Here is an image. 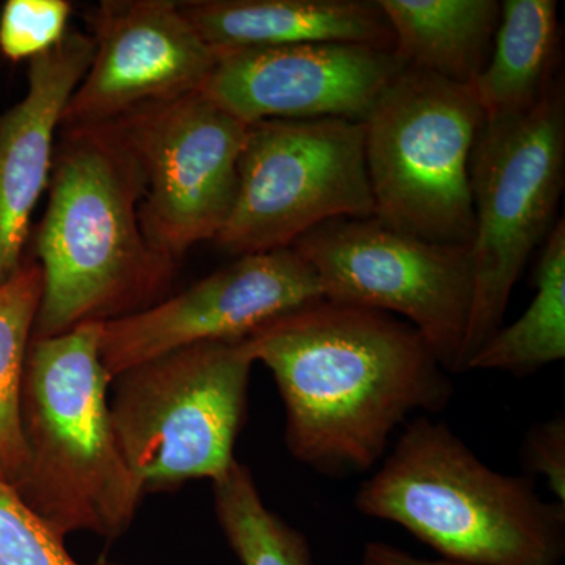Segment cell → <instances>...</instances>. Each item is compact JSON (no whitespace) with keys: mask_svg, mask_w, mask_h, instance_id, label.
Listing matches in <instances>:
<instances>
[{"mask_svg":"<svg viewBox=\"0 0 565 565\" xmlns=\"http://www.w3.org/2000/svg\"><path fill=\"white\" fill-rule=\"evenodd\" d=\"M285 405V441L297 462L348 478L381 462L414 412L438 414L452 384L411 323L321 299L247 337Z\"/></svg>","mask_w":565,"mask_h":565,"instance_id":"1","label":"cell"},{"mask_svg":"<svg viewBox=\"0 0 565 565\" xmlns=\"http://www.w3.org/2000/svg\"><path fill=\"white\" fill-rule=\"evenodd\" d=\"M61 131L36 234L43 291L32 340L150 307L177 263L143 232V173L115 125Z\"/></svg>","mask_w":565,"mask_h":565,"instance_id":"2","label":"cell"},{"mask_svg":"<svg viewBox=\"0 0 565 565\" xmlns=\"http://www.w3.org/2000/svg\"><path fill=\"white\" fill-rule=\"evenodd\" d=\"M353 503L456 563L559 565L565 553V505L542 500L530 476L487 467L427 415L404 424Z\"/></svg>","mask_w":565,"mask_h":565,"instance_id":"3","label":"cell"},{"mask_svg":"<svg viewBox=\"0 0 565 565\" xmlns=\"http://www.w3.org/2000/svg\"><path fill=\"white\" fill-rule=\"evenodd\" d=\"M102 327L85 323L32 340L25 360L21 422L28 460L13 489L62 539L85 531L117 541L147 493L111 427Z\"/></svg>","mask_w":565,"mask_h":565,"instance_id":"4","label":"cell"},{"mask_svg":"<svg viewBox=\"0 0 565 565\" xmlns=\"http://www.w3.org/2000/svg\"><path fill=\"white\" fill-rule=\"evenodd\" d=\"M255 364L247 338L185 345L111 379L109 414L145 492L221 481L236 462Z\"/></svg>","mask_w":565,"mask_h":565,"instance_id":"5","label":"cell"},{"mask_svg":"<svg viewBox=\"0 0 565 565\" xmlns=\"http://www.w3.org/2000/svg\"><path fill=\"white\" fill-rule=\"evenodd\" d=\"M484 115L471 85L404 66L363 120L374 217L441 244H471L470 166Z\"/></svg>","mask_w":565,"mask_h":565,"instance_id":"6","label":"cell"},{"mask_svg":"<svg viewBox=\"0 0 565 565\" xmlns=\"http://www.w3.org/2000/svg\"><path fill=\"white\" fill-rule=\"evenodd\" d=\"M565 174V87L557 74L533 109L484 121L473 154L475 292L462 352L471 356L503 327L531 255L555 228Z\"/></svg>","mask_w":565,"mask_h":565,"instance_id":"7","label":"cell"},{"mask_svg":"<svg viewBox=\"0 0 565 565\" xmlns=\"http://www.w3.org/2000/svg\"><path fill=\"white\" fill-rule=\"evenodd\" d=\"M292 248L313 267L323 299L401 316L446 373H463L475 292L471 244L434 243L373 215L322 223Z\"/></svg>","mask_w":565,"mask_h":565,"instance_id":"8","label":"cell"},{"mask_svg":"<svg viewBox=\"0 0 565 565\" xmlns=\"http://www.w3.org/2000/svg\"><path fill=\"white\" fill-rule=\"evenodd\" d=\"M363 121L264 120L248 126L239 188L214 243L233 255L292 247L341 217H373Z\"/></svg>","mask_w":565,"mask_h":565,"instance_id":"9","label":"cell"},{"mask_svg":"<svg viewBox=\"0 0 565 565\" xmlns=\"http://www.w3.org/2000/svg\"><path fill=\"white\" fill-rule=\"evenodd\" d=\"M110 122L143 173L140 221L148 241L173 262L214 241L236 202L250 125L202 92L147 104Z\"/></svg>","mask_w":565,"mask_h":565,"instance_id":"10","label":"cell"},{"mask_svg":"<svg viewBox=\"0 0 565 565\" xmlns=\"http://www.w3.org/2000/svg\"><path fill=\"white\" fill-rule=\"evenodd\" d=\"M321 299L318 275L292 247L241 255L177 296L104 322L102 362L111 381L185 345L244 340Z\"/></svg>","mask_w":565,"mask_h":565,"instance_id":"11","label":"cell"},{"mask_svg":"<svg viewBox=\"0 0 565 565\" xmlns=\"http://www.w3.org/2000/svg\"><path fill=\"white\" fill-rule=\"evenodd\" d=\"M92 28V63L61 129L106 125L147 104L200 92L217 63V52L172 0L103 2Z\"/></svg>","mask_w":565,"mask_h":565,"instance_id":"12","label":"cell"},{"mask_svg":"<svg viewBox=\"0 0 565 565\" xmlns=\"http://www.w3.org/2000/svg\"><path fill=\"white\" fill-rule=\"evenodd\" d=\"M404 63L393 50L310 43L218 52L204 96L245 125L264 120L363 121Z\"/></svg>","mask_w":565,"mask_h":565,"instance_id":"13","label":"cell"},{"mask_svg":"<svg viewBox=\"0 0 565 565\" xmlns=\"http://www.w3.org/2000/svg\"><path fill=\"white\" fill-rule=\"evenodd\" d=\"M92 35L71 31L32 58L24 98L0 117V285L21 269L31 218L50 184L55 132L90 66Z\"/></svg>","mask_w":565,"mask_h":565,"instance_id":"14","label":"cell"},{"mask_svg":"<svg viewBox=\"0 0 565 565\" xmlns=\"http://www.w3.org/2000/svg\"><path fill=\"white\" fill-rule=\"evenodd\" d=\"M180 7L217 54L310 43L394 46L377 0H193Z\"/></svg>","mask_w":565,"mask_h":565,"instance_id":"15","label":"cell"},{"mask_svg":"<svg viewBox=\"0 0 565 565\" xmlns=\"http://www.w3.org/2000/svg\"><path fill=\"white\" fill-rule=\"evenodd\" d=\"M407 68L459 85L484 71L500 24L497 0H377Z\"/></svg>","mask_w":565,"mask_h":565,"instance_id":"16","label":"cell"},{"mask_svg":"<svg viewBox=\"0 0 565 565\" xmlns=\"http://www.w3.org/2000/svg\"><path fill=\"white\" fill-rule=\"evenodd\" d=\"M559 74V20L555 0H504L492 54L475 81L484 121L533 109Z\"/></svg>","mask_w":565,"mask_h":565,"instance_id":"17","label":"cell"},{"mask_svg":"<svg viewBox=\"0 0 565 565\" xmlns=\"http://www.w3.org/2000/svg\"><path fill=\"white\" fill-rule=\"evenodd\" d=\"M535 296L525 313L471 356L467 371H503L526 377L565 359V222L546 237L534 274Z\"/></svg>","mask_w":565,"mask_h":565,"instance_id":"18","label":"cell"},{"mask_svg":"<svg viewBox=\"0 0 565 565\" xmlns=\"http://www.w3.org/2000/svg\"><path fill=\"white\" fill-rule=\"evenodd\" d=\"M43 277L39 263H24L0 285V481H20L28 452L21 422L22 379L39 313Z\"/></svg>","mask_w":565,"mask_h":565,"instance_id":"19","label":"cell"},{"mask_svg":"<svg viewBox=\"0 0 565 565\" xmlns=\"http://www.w3.org/2000/svg\"><path fill=\"white\" fill-rule=\"evenodd\" d=\"M214 512L244 565H315L307 537L264 504L255 479L239 460L212 484Z\"/></svg>","mask_w":565,"mask_h":565,"instance_id":"20","label":"cell"},{"mask_svg":"<svg viewBox=\"0 0 565 565\" xmlns=\"http://www.w3.org/2000/svg\"><path fill=\"white\" fill-rule=\"evenodd\" d=\"M0 565H82L65 548V539L52 533L13 487L3 481H0ZM93 565L125 564L99 561Z\"/></svg>","mask_w":565,"mask_h":565,"instance_id":"21","label":"cell"},{"mask_svg":"<svg viewBox=\"0 0 565 565\" xmlns=\"http://www.w3.org/2000/svg\"><path fill=\"white\" fill-rule=\"evenodd\" d=\"M70 13L65 0H9L0 13V52L13 62L46 54L68 33Z\"/></svg>","mask_w":565,"mask_h":565,"instance_id":"22","label":"cell"},{"mask_svg":"<svg viewBox=\"0 0 565 565\" xmlns=\"http://www.w3.org/2000/svg\"><path fill=\"white\" fill-rule=\"evenodd\" d=\"M523 462L542 476L556 503L565 505V419L563 415L535 424L523 441Z\"/></svg>","mask_w":565,"mask_h":565,"instance_id":"23","label":"cell"},{"mask_svg":"<svg viewBox=\"0 0 565 565\" xmlns=\"http://www.w3.org/2000/svg\"><path fill=\"white\" fill-rule=\"evenodd\" d=\"M362 565H470L449 559H426L382 542H373L364 548Z\"/></svg>","mask_w":565,"mask_h":565,"instance_id":"24","label":"cell"}]
</instances>
